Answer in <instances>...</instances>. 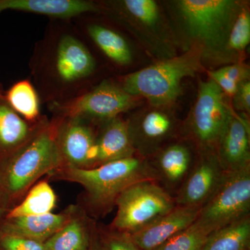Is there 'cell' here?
Returning a JSON list of instances; mask_svg holds the SVG:
<instances>
[{"instance_id":"1","label":"cell","mask_w":250,"mask_h":250,"mask_svg":"<svg viewBox=\"0 0 250 250\" xmlns=\"http://www.w3.org/2000/svg\"><path fill=\"white\" fill-rule=\"evenodd\" d=\"M39 98L61 103L88 90L85 85L98 68L96 59L68 24L52 23L38 42L30 62Z\"/></svg>"},{"instance_id":"2","label":"cell","mask_w":250,"mask_h":250,"mask_svg":"<svg viewBox=\"0 0 250 250\" xmlns=\"http://www.w3.org/2000/svg\"><path fill=\"white\" fill-rule=\"evenodd\" d=\"M243 3L236 0H175L167 3L170 24L184 52L198 50L203 64L237 62L228 51L230 31Z\"/></svg>"},{"instance_id":"3","label":"cell","mask_w":250,"mask_h":250,"mask_svg":"<svg viewBox=\"0 0 250 250\" xmlns=\"http://www.w3.org/2000/svg\"><path fill=\"white\" fill-rule=\"evenodd\" d=\"M48 177L82 185L85 193L80 207L87 214L95 217L109 213L117 198L129 186L145 180L159 182L149 160L138 155L90 169L62 167Z\"/></svg>"},{"instance_id":"4","label":"cell","mask_w":250,"mask_h":250,"mask_svg":"<svg viewBox=\"0 0 250 250\" xmlns=\"http://www.w3.org/2000/svg\"><path fill=\"white\" fill-rule=\"evenodd\" d=\"M59 124V117L54 116L22 147L0 160V191L10 209L22 201L41 177L62 167Z\"/></svg>"},{"instance_id":"5","label":"cell","mask_w":250,"mask_h":250,"mask_svg":"<svg viewBox=\"0 0 250 250\" xmlns=\"http://www.w3.org/2000/svg\"><path fill=\"white\" fill-rule=\"evenodd\" d=\"M100 6V13L129 31L159 61L177 55L179 46L170 23L154 0H113Z\"/></svg>"},{"instance_id":"6","label":"cell","mask_w":250,"mask_h":250,"mask_svg":"<svg viewBox=\"0 0 250 250\" xmlns=\"http://www.w3.org/2000/svg\"><path fill=\"white\" fill-rule=\"evenodd\" d=\"M201 54L190 49L172 58L123 77V89L135 98H143L154 107L164 108L174 103L182 93V81L195 77L203 69Z\"/></svg>"},{"instance_id":"7","label":"cell","mask_w":250,"mask_h":250,"mask_svg":"<svg viewBox=\"0 0 250 250\" xmlns=\"http://www.w3.org/2000/svg\"><path fill=\"white\" fill-rule=\"evenodd\" d=\"M250 166L226 172L213 195L200 207L193 225L208 236L250 216Z\"/></svg>"},{"instance_id":"8","label":"cell","mask_w":250,"mask_h":250,"mask_svg":"<svg viewBox=\"0 0 250 250\" xmlns=\"http://www.w3.org/2000/svg\"><path fill=\"white\" fill-rule=\"evenodd\" d=\"M115 207L111 226L116 231L131 233L175 208L174 197L155 181L136 182L125 189Z\"/></svg>"},{"instance_id":"9","label":"cell","mask_w":250,"mask_h":250,"mask_svg":"<svg viewBox=\"0 0 250 250\" xmlns=\"http://www.w3.org/2000/svg\"><path fill=\"white\" fill-rule=\"evenodd\" d=\"M138 98L125 92L121 85L104 80L75 98L48 104L54 116L80 118L98 125L136 107Z\"/></svg>"},{"instance_id":"10","label":"cell","mask_w":250,"mask_h":250,"mask_svg":"<svg viewBox=\"0 0 250 250\" xmlns=\"http://www.w3.org/2000/svg\"><path fill=\"white\" fill-rule=\"evenodd\" d=\"M226 95L211 79L199 83L195 104L186 128L198 152H215L233 110L227 104Z\"/></svg>"},{"instance_id":"11","label":"cell","mask_w":250,"mask_h":250,"mask_svg":"<svg viewBox=\"0 0 250 250\" xmlns=\"http://www.w3.org/2000/svg\"><path fill=\"white\" fill-rule=\"evenodd\" d=\"M131 144L136 155L151 159L175 136V116L164 108H146L126 120Z\"/></svg>"},{"instance_id":"12","label":"cell","mask_w":250,"mask_h":250,"mask_svg":"<svg viewBox=\"0 0 250 250\" xmlns=\"http://www.w3.org/2000/svg\"><path fill=\"white\" fill-rule=\"evenodd\" d=\"M57 117L59 118L57 140L62 167L78 169L95 167L96 125L80 118Z\"/></svg>"},{"instance_id":"13","label":"cell","mask_w":250,"mask_h":250,"mask_svg":"<svg viewBox=\"0 0 250 250\" xmlns=\"http://www.w3.org/2000/svg\"><path fill=\"white\" fill-rule=\"evenodd\" d=\"M225 173L215 152H198L191 170L174 197L176 206L200 208L213 195Z\"/></svg>"},{"instance_id":"14","label":"cell","mask_w":250,"mask_h":250,"mask_svg":"<svg viewBox=\"0 0 250 250\" xmlns=\"http://www.w3.org/2000/svg\"><path fill=\"white\" fill-rule=\"evenodd\" d=\"M197 207H179L129 234L141 250H154L176 234L191 226L196 220Z\"/></svg>"},{"instance_id":"15","label":"cell","mask_w":250,"mask_h":250,"mask_svg":"<svg viewBox=\"0 0 250 250\" xmlns=\"http://www.w3.org/2000/svg\"><path fill=\"white\" fill-rule=\"evenodd\" d=\"M215 152L226 172L250 167V131L248 121L233 111Z\"/></svg>"},{"instance_id":"16","label":"cell","mask_w":250,"mask_h":250,"mask_svg":"<svg viewBox=\"0 0 250 250\" xmlns=\"http://www.w3.org/2000/svg\"><path fill=\"white\" fill-rule=\"evenodd\" d=\"M151 159L149 164L169 193L178 190L195 162L191 148L183 142L166 145Z\"/></svg>"},{"instance_id":"17","label":"cell","mask_w":250,"mask_h":250,"mask_svg":"<svg viewBox=\"0 0 250 250\" xmlns=\"http://www.w3.org/2000/svg\"><path fill=\"white\" fill-rule=\"evenodd\" d=\"M49 121L45 116L34 123L24 120L10 106L0 83V160L22 147Z\"/></svg>"},{"instance_id":"18","label":"cell","mask_w":250,"mask_h":250,"mask_svg":"<svg viewBox=\"0 0 250 250\" xmlns=\"http://www.w3.org/2000/svg\"><path fill=\"white\" fill-rule=\"evenodd\" d=\"M77 205H71L62 213L4 218L0 231L44 243L71 219Z\"/></svg>"},{"instance_id":"19","label":"cell","mask_w":250,"mask_h":250,"mask_svg":"<svg viewBox=\"0 0 250 250\" xmlns=\"http://www.w3.org/2000/svg\"><path fill=\"white\" fill-rule=\"evenodd\" d=\"M6 10L43 15L60 21L101 12L100 3L88 0H0V13Z\"/></svg>"},{"instance_id":"20","label":"cell","mask_w":250,"mask_h":250,"mask_svg":"<svg viewBox=\"0 0 250 250\" xmlns=\"http://www.w3.org/2000/svg\"><path fill=\"white\" fill-rule=\"evenodd\" d=\"M98 125L95 167L136 155L125 120L118 116Z\"/></svg>"},{"instance_id":"21","label":"cell","mask_w":250,"mask_h":250,"mask_svg":"<svg viewBox=\"0 0 250 250\" xmlns=\"http://www.w3.org/2000/svg\"><path fill=\"white\" fill-rule=\"evenodd\" d=\"M95 223L77 205L68 223L44 243L45 250H88Z\"/></svg>"},{"instance_id":"22","label":"cell","mask_w":250,"mask_h":250,"mask_svg":"<svg viewBox=\"0 0 250 250\" xmlns=\"http://www.w3.org/2000/svg\"><path fill=\"white\" fill-rule=\"evenodd\" d=\"M85 30L90 40L112 62L119 66H127L132 62V49L121 33L96 22L87 23Z\"/></svg>"},{"instance_id":"23","label":"cell","mask_w":250,"mask_h":250,"mask_svg":"<svg viewBox=\"0 0 250 250\" xmlns=\"http://www.w3.org/2000/svg\"><path fill=\"white\" fill-rule=\"evenodd\" d=\"M250 217L230 224L207 236L201 250H250Z\"/></svg>"},{"instance_id":"24","label":"cell","mask_w":250,"mask_h":250,"mask_svg":"<svg viewBox=\"0 0 250 250\" xmlns=\"http://www.w3.org/2000/svg\"><path fill=\"white\" fill-rule=\"evenodd\" d=\"M57 204V195L45 181L33 186L22 201L11 208L4 218H16L52 213Z\"/></svg>"},{"instance_id":"25","label":"cell","mask_w":250,"mask_h":250,"mask_svg":"<svg viewBox=\"0 0 250 250\" xmlns=\"http://www.w3.org/2000/svg\"><path fill=\"white\" fill-rule=\"evenodd\" d=\"M5 96L15 111L29 122L39 121L44 116L40 112V98L29 81L22 80L13 85Z\"/></svg>"},{"instance_id":"26","label":"cell","mask_w":250,"mask_h":250,"mask_svg":"<svg viewBox=\"0 0 250 250\" xmlns=\"http://www.w3.org/2000/svg\"><path fill=\"white\" fill-rule=\"evenodd\" d=\"M207 73L226 96L232 98L240 84L250 80V70L248 65L240 62L208 70Z\"/></svg>"},{"instance_id":"27","label":"cell","mask_w":250,"mask_h":250,"mask_svg":"<svg viewBox=\"0 0 250 250\" xmlns=\"http://www.w3.org/2000/svg\"><path fill=\"white\" fill-rule=\"evenodd\" d=\"M250 42V12L248 4L243 3L233 23L228 47L230 54L236 62H241V54Z\"/></svg>"},{"instance_id":"28","label":"cell","mask_w":250,"mask_h":250,"mask_svg":"<svg viewBox=\"0 0 250 250\" xmlns=\"http://www.w3.org/2000/svg\"><path fill=\"white\" fill-rule=\"evenodd\" d=\"M207 236L192 224L154 250H201Z\"/></svg>"},{"instance_id":"29","label":"cell","mask_w":250,"mask_h":250,"mask_svg":"<svg viewBox=\"0 0 250 250\" xmlns=\"http://www.w3.org/2000/svg\"><path fill=\"white\" fill-rule=\"evenodd\" d=\"M98 228L100 241L104 250H141L134 244L129 233Z\"/></svg>"},{"instance_id":"30","label":"cell","mask_w":250,"mask_h":250,"mask_svg":"<svg viewBox=\"0 0 250 250\" xmlns=\"http://www.w3.org/2000/svg\"><path fill=\"white\" fill-rule=\"evenodd\" d=\"M0 250H45L44 243L0 231Z\"/></svg>"},{"instance_id":"31","label":"cell","mask_w":250,"mask_h":250,"mask_svg":"<svg viewBox=\"0 0 250 250\" xmlns=\"http://www.w3.org/2000/svg\"><path fill=\"white\" fill-rule=\"evenodd\" d=\"M233 107L237 111L250 113V82H243L232 97Z\"/></svg>"},{"instance_id":"32","label":"cell","mask_w":250,"mask_h":250,"mask_svg":"<svg viewBox=\"0 0 250 250\" xmlns=\"http://www.w3.org/2000/svg\"><path fill=\"white\" fill-rule=\"evenodd\" d=\"M88 250H104L100 241L96 225L94 227L90 238V246Z\"/></svg>"},{"instance_id":"33","label":"cell","mask_w":250,"mask_h":250,"mask_svg":"<svg viewBox=\"0 0 250 250\" xmlns=\"http://www.w3.org/2000/svg\"><path fill=\"white\" fill-rule=\"evenodd\" d=\"M9 209V203L6 197L3 195L2 192L0 191V224Z\"/></svg>"}]
</instances>
